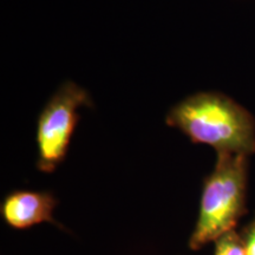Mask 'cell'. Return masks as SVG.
Instances as JSON below:
<instances>
[{"instance_id": "1", "label": "cell", "mask_w": 255, "mask_h": 255, "mask_svg": "<svg viewBox=\"0 0 255 255\" xmlns=\"http://www.w3.org/2000/svg\"><path fill=\"white\" fill-rule=\"evenodd\" d=\"M167 123L193 142L208 144L219 152L248 155L255 149L253 119L225 96H190L170 110Z\"/></svg>"}, {"instance_id": "2", "label": "cell", "mask_w": 255, "mask_h": 255, "mask_svg": "<svg viewBox=\"0 0 255 255\" xmlns=\"http://www.w3.org/2000/svg\"><path fill=\"white\" fill-rule=\"evenodd\" d=\"M246 156L219 152L218 163L203 188L199 220L190 239L193 250L216 241L234 227L244 208Z\"/></svg>"}, {"instance_id": "3", "label": "cell", "mask_w": 255, "mask_h": 255, "mask_svg": "<svg viewBox=\"0 0 255 255\" xmlns=\"http://www.w3.org/2000/svg\"><path fill=\"white\" fill-rule=\"evenodd\" d=\"M90 103L88 92L72 82L64 83L41 113L37 128L38 165L52 171L65 157L78 121L77 111Z\"/></svg>"}, {"instance_id": "4", "label": "cell", "mask_w": 255, "mask_h": 255, "mask_svg": "<svg viewBox=\"0 0 255 255\" xmlns=\"http://www.w3.org/2000/svg\"><path fill=\"white\" fill-rule=\"evenodd\" d=\"M55 200L47 193L15 191L2 203L1 213L11 227L25 229L41 222H52Z\"/></svg>"}, {"instance_id": "5", "label": "cell", "mask_w": 255, "mask_h": 255, "mask_svg": "<svg viewBox=\"0 0 255 255\" xmlns=\"http://www.w3.org/2000/svg\"><path fill=\"white\" fill-rule=\"evenodd\" d=\"M215 255H246L245 244L231 231L216 240Z\"/></svg>"}, {"instance_id": "6", "label": "cell", "mask_w": 255, "mask_h": 255, "mask_svg": "<svg viewBox=\"0 0 255 255\" xmlns=\"http://www.w3.org/2000/svg\"><path fill=\"white\" fill-rule=\"evenodd\" d=\"M245 251H246V255H255V226L248 233L246 241H245Z\"/></svg>"}]
</instances>
